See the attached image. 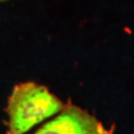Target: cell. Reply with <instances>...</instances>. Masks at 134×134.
<instances>
[{
    "label": "cell",
    "instance_id": "obj_1",
    "mask_svg": "<svg viewBox=\"0 0 134 134\" xmlns=\"http://www.w3.org/2000/svg\"><path fill=\"white\" fill-rule=\"evenodd\" d=\"M64 106L46 86L34 82L20 83L8 97V134H26L37 124L58 114Z\"/></svg>",
    "mask_w": 134,
    "mask_h": 134
},
{
    "label": "cell",
    "instance_id": "obj_2",
    "mask_svg": "<svg viewBox=\"0 0 134 134\" xmlns=\"http://www.w3.org/2000/svg\"><path fill=\"white\" fill-rule=\"evenodd\" d=\"M35 134H114V126L106 127L90 112L68 103Z\"/></svg>",
    "mask_w": 134,
    "mask_h": 134
},
{
    "label": "cell",
    "instance_id": "obj_3",
    "mask_svg": "<svg viewBox=\"0 0 134 134\" xmlns=\"http://www.w3.org/2000/svg\"><path fill=\"white\" fill-rule=\"evenodd\" d=\"M0 1H5V0H0Z\"/></svg>",
    "mask_w": 134,
    "mask_h": 134
}]
</instances>
